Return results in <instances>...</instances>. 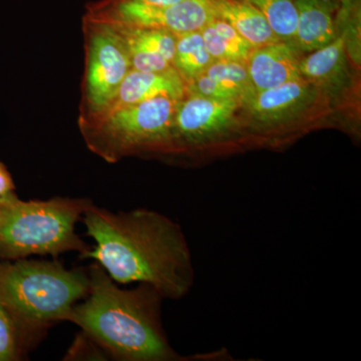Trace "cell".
Here are the masks:
<instances>
[{"label":"cell","mask_w":361,"mask_h":361,"mask_svg":"<svg viewBox=\"0 0 361 361\" xmlns=\"http://www.w3.org/2000/svg\"><path fill=\"white\" fill-rule=\"evenodd\" d=\"M96 245L80 254L118 284H148L164 299L180 300L195 283L193 259L180 226L148 209L113 213L90 204L82 217Z\"/></svg>","instance_id":"1"},{"label":"cell","mask_w":361,"mask_h":361,"mask_svg":"<svg viewBox=\"0 0 361 361\" xmlns=\"http://www.w3.org/2000/svg\"><path fill=\"white\" fill-rule=\"evenodd\" d=\"M90 291L85 302L75 304L66 322L126 361L221 360L223 351L182 356L171 346L161 317L163 297L153 287L140 283L132 290L120 288L104 268L92 264Z\"/></svg>","instance_id":"2"},{"label":"cell","mask_w":361,"mask_h":361,"mask_svg":"<svg viewBox=\"0 0 361 361\" xmlns=\"http://www.w3.org/2000/svg\"><path fill=\"white\" fill-rule=\"evenodd\" d=\"M90 291V276L56 261L18 259L0 262V303L26 338L51 323L66 322Z\"/></svg>","instance_id":"3"},{"label":"cell","mask_w":361,"mask_h":361,"mask_svg":"<svg viewBox=\"0 0 361 361\" xmlns=\"http://www.w3.org/2000/svg\"><path fill=\"white\" fill-rule=\"evenodd\" d=\"M90 204L87 199L61 197L23 201L16 193L0 199V259L85 253L90 247L78 236L75 226Z\"/></svg>","instance_id":"4"},{"label":"cell","mask_w":361,"mask_h":361,"mask_svg":"<svg viewBox=\"0 0 361 361\" xmlns=\"http://www.w3.org/2000/svg\"><path fill=\"white\" fill-rule=\"evenodd\" d=\"M179 102L154 97L108 111L78 128L90 151L106 163L144 154L177 155L174 123Z\"/></svg>","instance_id":"5"},{"label":"cell","mask_w":361,"mask_h":361,"mask_svg":"<svg viewBox=\"0 0 361 361\" xmlns=\"http://www.w3.org/2000/svg\"><path fill=\"white\" fill-rule=\"evenodd\" d=\"M85 73L78 125L92 122L110 108L132 70L126 45L110 25L82 16Z\"/></svg>","instance_id":"6"},{"label":"cell","mask_w":361,"mask_h":361,"mask_svg":"<svg viewBox=\"0 0 361 361\" xmlns=\"http://www.w3.org/2000/svg\"><path fill=\"white\" fill-rule=\"evenodd\" d=\"M241 106L236 99L187 94L175 115L177 155L231 149L240 140L237 113Z\"/></svg>","instance_id":"7"},{"label":"cell","mask_w":361,"mask_h":361,"mask_svg":"<svg viewBox=\"0 0 361 361\" xmlns=\"http://www.w3.org/2000/svg\"><path fill=\"white\" fill-rule=\"evenodd\" d=\"M85 18L167 30L176 35L199 32L217 18L214 0H183L168 6H153L126 0H97L85 6Z\"/></svg>","instance_id":"8"},{"label":"cell","mask_w":361,"mask_h":361,"mask_svg":"<svg viewBox=\"0 0 361 361\" xmlns=\"http://www.w3.org/2000/svg\"><path fill=\"white\" fill-rule=\"evenodd\" d=\"M317 87L303 78L256 92L246 108L259 129L276 130L293 123L317 99Z\"/></svg>","instance_id":"9"},{"label":"cell","mask_w":361,"mask_h":361,"mask_svg":"<svg viewBox=\"0 0 361 361\" xmlns=\"http://www.w3.org/2000/svg\"><path fill=\"white\" fill-rule=\"evenodd\" d=\"M126 45L132 70L164 71L174 68L178 35L157 28L108 23Z\"/></svg>","instance_id":"10"},{"label":"cell","mask_w":361,"mask_h":361,"mask_svg":"<svg viewBox=\"0 0 361 361\" xmlns=\"http://www.w3.org/2000/svg\"><path fill=\"white\" fill-rule=\"evenodd\" d=\"M300 52L291 42H278L255 47L246 63L255 92L302 78Z\"/></svg>","instance_id":"11"},{"label":"cell","mask_w":361,"mask_h":361,"mask_svg":"<svg viewBox=\"0 0 361 361\" xmlns=\"http://www.w3.org/2000/svg\"><path fill=\"white\" fill-rule=\"evenodd\" d=\"M186 94L187 82L175 68L164 71L130 70L121 84L110 108L103 115L154 97H167L180 101Z\"/></svg>","instance_id":"12"},{"label":"cell","mask_w":361,"mask_h":361,"mask_svg":"<svg viewBox=\"0 0 361 361\" xmlns=\"http://www.w3.org/2000/svg\"><path fill=\"white\" fill-rule=\"evenodd\" d=\"M187 90L199 96L236 99L244 106L256 94L247 63L229 61H214L203 75L188 84Z\"/></svg>","instance_id":"13"},{"label":"cell","mask_w":361,"mask_h":361,"mask_svg":"<svg viewBox=\"0 0 361 361\" xmlns=\"http://www.w3.org/2000/svg\"><path fill=\"white\" fill-rule=\"evenodd\" d=\"M339 0H295L297 26L292 44L303 52L322 49L336 39Z\"/></svg>","instance_id":"14"},{"label":"cell","mask_w":361,"mask_h":361,"mask_svg":"<svg viewBox=\"0 0 361 361\" xmlns=\"http://www.w3.org/2000/svg\"><path fill=\"white\" fill-rule=\"evenodd\" d=\"M348 59L343 37L337 35L330 44L301 59V77L318 90L334 92L348 78Z\"/></svg>","instance_id":"15"},{"label":"cell","mask_w":361,"mask_h":361,"mask_svg":"<svg viewBox=\"0 0 361 361\" xmlns=\"http://www.w3.org/2000/svg\"><path fill=\"white\" fill-rule=\"evenodd\" d=\"M217 18L231 25L254 47L281 42L265 16L246 0H214Z\"/></svg>","instance_id":"16"},{"label":"cell","mask_w":361,"mask_h":361,"mask_svg":"<svg viewBox=\"0 0 361 361\" xmlns=\"http://www.w3.org/2000/svg\"><path fill=\"white\" fill-rule=\"evenodd\" d=\"M202 37L209 54L214 61H229L247 63L255 47L227 21L215 18L201 30Z\"/></svg>","instance_id":"17"},{"label":"cell","mask_w":361,"mask_h":361,"mask_svg":"<svg viewBox=\"0 0 361 361\" xmlns=\"http://www.w3.org/2000/svg\"><path fill=\"white\" fill-rule=\"evenodd\" d=\"M213 61L201 30L178 35L173 66L187 84L203 75Z\"/></svg>","instance_id":"18"},{"label":"cell","mask_w":361,"mask_h":361,"mask_svg":"<svg viewBox=\"0 0 361 361\" xmlns=\"http://www.w3.org/2000/svg\"><path fill=\"white\" fill-rule=\"evenodd\" d=\"M265 16L271 30L281 42H292L295 35L297 7L295 0H246Z\"/></svg>","instance_id":"19"},{"label":"cell","mask_w":361,"mask_h":361,"mask_svg":"<svg viewBox=\"0 0 361 361\" xmlns=\"http://www.w3.org/2000/svg\"><path fill=\"white\" fill-rule=\"evenodd\" d=\"M360 0H339L336 13L337 35L345 44L348 58L360 61Z\"/></svg>","instance_id":"20"},{"label":"cell","mask_w":361,"mask_h":361,"mask_svg":"<svg viewBox=\"0 0 361 361\" xmlns=\"http://www.w3.org/2000/svg\"><path fill=\"white\" fill-rule=\"evenodd\" d=\"M26 337L11 313L0 303V361L18 360Z\"/></svg>","instance_id":"21"},{"label":"cell","mask_w":361,"mask_h":361,"mask_svg":"<svg viewBox=\"0 0 361 361\" xmlns=\"http://www.w3.org/2000/svg\"><path fill=\"white\" fill-rule=\"evenodd\" d=\"M16 186L11 173L8 172L6 166L0 161V199L6 198L14 192Z\"/></svg>","instance_id":"22"},{"label":"cell","mask_w":361,"mask_h":361,"mask_svg":"<svg viewBox=\"0 0 361 361\" xmlns=\"http://www.w3.org/2000/svg\"><path fill=\"white\" fill-rule=\"evenodd\" d=\"M126 1L137 2V4H147V6H168L179 4L183 0H126Z\"/></svg>","instance_id":"23"}]
</instances>
